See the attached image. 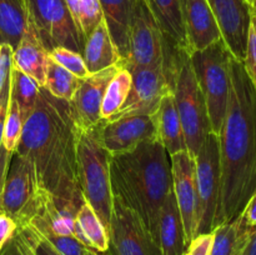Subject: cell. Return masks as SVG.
Returning <instances> with one entry per match:
<instances>
[{
  "label": "cell",
  "mask_w": 256,
  "mask_h": 255,
  "mask_svg": "<svg viewBox=\"0 0 256 255\" xmlns=\"http://www.w3.org/2000/svg\"><path fill=\"white\" fill-rule=\"evenodd\" d=\"M76 138L78 125L69 102L40 88L15 152L32 162L38 184L55 202L79 210L85 199L78 179Z\"/></svg>",
  "instance_id": "6da1fadb"
},
{
  "label": "cell",
  "mask_w": 256,
  "mask_h": 255,
  "mask_svg": "<svg viewBox=\"0 0 256 255\" xmlns=\"http://www.w3.org/2000/svg\"><path fill=\"white\" fill-rule=\"evenodd\" d=\"M220 195L214 229L236 219L256 192V88L230 59V92L219 132Z\"/></svg>",
  "instance_id": "7a4b0ae2"
},
{
  "label": "cell",
  "mask_w": 256,
  "mask_h": 255,
  "mask_svg": "<svg viewBox=\"0 0 256 255\" xmlns=\"http://www.w3.org/2000/svg\"><path fill=\"white\" fill-rule=\"evenodd\" d=\"M110 180L112 194L139 215L155 239L162 206L172 192V159L166 149L156 139L142 142L132 152L110 155Z\"/></svg>",
  "instance_id": "3957f363"
},
{
  "label": "cell",
  "mask_w": 256,
  "mask_h": 255,
  "mask_svg": "<svg viewBox=\"0 0 256 255\" xmlns=\"http://www.w3.org/2000/svg\"><path fill=\"white\" fill-rule=\"evenodd\" d=\"M102 122L104 120L94 126L78 128L76 165L82 196L109 230L112 192L110 154L105 149L102 138Z\"/></svg>",
  "instance_id": "277c9868"
},
{
  "label": "cell",
  "mask_w": 256,
  "mask_h": 255,
  "mask_svg": "<svg viewBox=\"0 0 256 255\" xmlns=\"http://www.w3.org/2000/svg\"><path fill=\"white\" fill-rule=\"evenodd\" d=\"M230 55L224 42L190 54L194 70L209 114L212 132L219 135L228 109L230 92Z\"/></svg>",
  "instance_id": "5b68a950"
},
{
  "label": "cell",
  "mask_w": 256,
  "mask_h": 255,
  "mask_svg": "<svg viewBox=\"0 0 256 255\" xmlns=\"http://www.w3.org/2000/svg\"><path fill=\"white\" fill-rule=\"evenodd\" d=\"M28 22L48 52L66 48L82 55L85 39L75 25L64 0H25Z\"/></svg>",
  "instance_id": "8992f818"
},
{
  "label": "cell",
  "mask_w": 256,
  "mask_h": 255,
  "mask_svg": "<svg viewBox=\"0 0 256 255\" xmlns=\"http://www.w3.org/2000/svg\"><path fill=\"white\" fill-rule=\"evenodd\" d=\"M172 94L182 122L188 152L195 158L206 135L212 132V125L206 102L195 78L190 56L180 69Z\"/></svg>",
  "instance_id": "52a82bcc"
},
{
  "label": "cell",
  "mask_w": 256,
  "mask_h": 255,
  "mask_svg": "<svg viewBox=\"0 0 256 255\" xmlns=\"http://www.w3.org/2000/svg\"><path fill=\"white\" fill-rule=\"evenodd\" d=\"M42 192L32 162L14 152L0 199V212L12 216L18 228L24 226L39 212Z\"/></svg>",
  "instance_id": "ba28073f"
},
{
  "label": "cell",
  "mask_w": 256,
  "mask_h": 255,
  "mask_svg": "<svg viewBox=\"0 0 256 255\" xmlns=\"http://www.w3.org/2000/svg\"><path fill=\"white\" fill-rule=\"evenodd\" d=\"M170 45L146 2L135 0L129 30V52L122 66L128 70L162 66Z\"/></svg>",
  "instance_id": "9c48e42d"
},
{
  "label": "cell",
  "mask_w": 256,
  "mask_h": 255,
  "mask_svg": "<svg viewBox=\"0 0 256 255\" xmlns=\"http://www.w3.org/2000/svg\"><path fill=\"white\" fill-rule=\"evenodd\" d=\"M108 232L110 255H162L139 215L116 194H112Z\"/></svg>",
  "instance_id": "30bf717a"
},
{
  "label": "cell",
  "mask_w": 256,
  "mask_h": 255,
  "mask_svg": "<svg viewBox=\"0 0 256 255\" xmlns=\"http://www.w3.org/2000/svg\"><path fill=\"white\" fill-rule=\"evenodd\" d=\"M195 159L199 225L198 235L212 232L220 195V145L219 135L209 132Z\"/></svg>",
  "instance_id": "8fae6325"
},
{
  "label": "cell",
  "mask_w": 256,
  "mask_h": 255,
  "mask_svg": "<svg viewBox=\"0 0 256 255\" xmlns=\"http://www.w3.org/2000/svg\"><path fill=\"white\" fill-rule=\"evenodd\" d=\"M129 72H132V88L126 102L109 120L130 115H154L162 98L174 92L175 84L162 66L135 68Z\"/></svg>",
  "instance_id": "7c38bea8"
},
{
  "label": "cell",
  "mask_w": 256,
  "mask_h": 255,
  "mask_svg": "<svg viewBox=\"0 0 256 255\" xmlns=\"http://www.w3.org/2000/svg\"><path fill=\"white\" fill-rule=\"evenodd\" d=\"M172 172V192L184 225L186 244L198 235L199 195H198L195 159L185 150L170 156Z\"/></svg>",
  "instance_id": "4fadbf2b"
},
{
  "label": "cell",
  "mask_w": 256,
  "mask_h": 255,
  "mask_svg": "<svg viewBox=\"0 0 256 255\" xmlns=\"http://www.w3.org/2000/svg\"><path fill=\"white\" fill-rule=\"evenodd\" d=\"M230 55L242 62L246 52L252 8L246 0H208Z\"/></svg>",
  "instance_id": "5bb4252c"
},
{
  "label": "cell",
  "mask_w": 256,
  "mask_h": 255,
  "mask_svg": "<svg viewBox=\"0 0 256 255\" xmlns=\"http://www.w3.org/2000/svg\"><path fill=\"white\" fill-rule=\"evenodd\" d=\"M102 138L110 155L134 150L138 145L158 139L154 115H130L102 122Z\"/></svg>",
  "instance_id": "9a60e30c"
},
{
  "label": "cell",
  "mask_w": 256,
  "mask_h": 255,
  "mask_svg": "<svg viewBox=\"0 0 256 255\" xmlns=\"http://www.w3.org/2000/svg\"><path fill=\"white\" fill-rule=\"evenodd\" d=\"M122 64L112 65L99 72L89 74L80 84L69 104L78 128H90L102 122V102L105 90Z\"/></svg>",
  "instance_id": "2e32d148"
},
{
  "label": "cell",
  "mask_w": 256,
  "mask_h": 255,
  "mask_svg": "<svg viewBox=\"0 0 256 255\" xmlns=\"http://www.w3.org/2000/svg\"><path fill=\"white\" fill-rule=\"evenodd\" d=\"M184 22L189 55L222 40L208 0H184Z\"/></svg>",
  "instance_id": "e0dca14e"
},
{
  "label": "cell",
  "mask_w": 256,
  "mask_h": 255,
  "mask_svg": "<svg viewBox=\"0 0 256 255\" xmlns=\"http://www.w3.org/2000/svg\"><path fill=\"white\" fill-rule=\"evenodd\" d=\"M48 59L49 52L42 44L32 25L26 22L22 40L12 52V66L29 75L42 88L46 76Z\"/></svg>",
  "instance_id": "ac0fdd59"
},
{
  "label": "cell",
  "mask_w": 256,
  "mask_h": 255,
  "mask_svg": "<svg viewBox=\"0 0 256 255\" xmlns=\"http://www.w3.org/2000/svg\"><path fill=\"white\" fill-rule=\"evenodd\" d=\"M155 240L162 255H184L188 250L184 225L174 192L168 195L162 206Z\"/></svg>",
  "instance_id": "d6986e66"
},
{
  "label": "cell",
  "mask_w": 256,
  "mask_h": 255,
  "mask_svg": "<svg viewBox=\"0 0 256 255\" xmlns=\"http://www.w3.org/2000/svg\"><path fill=\"white\" fill-rule=\"evenodd\" d=\"M162 29L165 40L188 52L184 22V0H144Z\"/></svg>",
  "instance_id": "ffe728a7"
},
{
  "label": "cell",
  "mask_w": 256,
  "mask_h": 255,
  "mask_svg": "<svg viewBox=\"0 0 256 255\" xmlns=\"http://www.w3.org/2000/svg\"><path fill=\"white\" fill-rule=\"evenodd\" d=\"M134 4L135 0H100L102 19L119 52L122 64L129 52V30Z\"/></svg>",
  "instance_id": "44dd1931"
},
{
  "label": "cell",
  "mask_w": 256,
  "mask_h": 255,
  "mask_svg": "<svg viewBox=\"0 0 256 255\" xmlns=\"http://www.w3.org/2000/svg\"><path fill=\"white\" fill-rule=\"evenodd\" d=\"M154 119L158 140L166 149L170 156L185 150L188 152L182 122L178 114L172 92L162 98L156 112L154 114Z\"/></svg>",
  "instance_id": "7402d4cb"
},
{
  "label": "cell",
  "mask_w": 256,
  "mask_h": 255,
  "mask_svg": "<svg viewBox=\"0 0 256 255\" xmlns=\"http://www.w3.org/2000/svg\"><path fill=\"white\" fill-rule=\"evenodd\" d=\"M82 58L89 74L99 72L112 65L122 64L120 55L112 42L104 19L94 28L85 40Z\"/></svg>",
  "instance_id": "603a6c76"
},
{
  "label": "cell",
  "mask_w": 256,
  "mask_h": 255,
  "mask_svg": "<svg viewBox=\"0 0 256 255\" xmlns=\"http://www.w3.org/2000/svg\"><path fill=\"white\" fill-rule=\"evenodd\" d=\"M28 22L25 0H0V44L15 49Z\"/></svg>",
  "instance_id": "cb8c5ba5"
},
{
  "label": "cell",
  "mask_w": 256,
  "mask_h": 255,
  "mask_svg": "<svg viewBox=\"0 0 256 255\" xmlns=\"http://www.w3.org/2000/svg\"><path fill=\"white\" fill-rule=\"evenodd\" d=\"M212 232V244L209 255H236L252 235L242 226L238 218L219 225Z\"/></svg>",
  "instance_id": "d4e9b609"
},
{
  "label": "cell",
  "mask_w": 256,
  "mask_h": 255,
  "mask_svg": "<svg viewBox=\"0 0 256 255\" xmlns=\"http://www.w3.org/2000/svg\"><path fill=\"white\" fill-rule=\"evenodd\" d=\"M75 220L86 239L89 249L95 250L96 252H106L109 250V232L94 209L86 202L80 206Z\"/></svg>",
  "instance_id": "484cf974"
},
{
  "label": "cell",
  "mask_w": 256,
  "mask_h": 255,
  "mask_svg": "<svg viewBox=\"0 0 256 255\" xmlns=\"http://www.w3.org/2000/svg\"><path fill=\"white\" fill-rule=\"evenodd\" d=\"M130 88H132V72L122 65L116 74L112 78L105 90L102 110H100L102 120H109L112 115L122 109L126 102Z\"/></svg>",
  "instance_id": "4316f807"
},
{
  "label": "cell",
  "mask_w": 256,
  "mask_h": 255,
  "mask_svg": "<svg viewBox=\"0 0 256 255\" xmlns=\"http://www.w3.org/2000/svg\"><path fill=\"white\" fill-rule=\"evenodd\" d=\"M39 92V84L32 78L12 66L10 74V96L19 105L24 122L34 110Z\"/></svg>",
  "instance_id": "83f0119b"
},
{
  "label": "cell",
  "mask_w": 256,
  "mask_h": 255,
  "mask_svg": "<svg viewBox=\"0 0 256 255\" xmlns=\"http://www.w3.org/2000/svg\"><path fill=\"white\" fill-rule=\"evenodd\" d=\"M79 78L72 75L66 69L58 64L49 56L46 64V76H45V90L58 99L70 102L80 84Z\"/></svg>",
  "instance_id": "f1b7e54d"
},
{
  "label": "cell",
  "mask_w": 256,
  "mask_h": 255,
  "mask_svg": "<svg viewBox=\"0 0 256 255\" xmlns=\"http://www.w3.org/2000/svg\"><path fill=\"white\" fill-rule=\"evenodd\" d=\"M75 25L85 40L102 20L100 0H64Z\"/></svg>",
  "instance_id": "f546056e"
},
{
  "label": "cell",
  "mask_w": 256,
  "mask_h": 255,
  "mask_svg": "<svg viewBox=\"0 0 256 255\" xmlns=\"http://www.w3.org/2000/svg\"><path fill=\"white\" fill-rule=\"evenodd\" d=\"M24 226L32 228L35 232L44 238L62 255H84L85 249H86L74 236H65V235H59L52 232L48 222L39 215H35L34 218H32L30 222Z\"/></svg>",
  "instance_id": "4dcf8cb0"
},
{
  "label": "cell",
  "mask_w": 256,
  "mask_h": 255,
  "mask_svg": "<svg viewBox=\"0 0 256 255\" xmlns=\"http://www.w3.org/2000/svg\"><path fill=\"white\" fill-rule=\"evenodd\" d=\"M24 126V119H22V112L19 109L18 102L10 96L8 102L6 118L4 122V132H2V146L10 152H15L18 144L20 142V136Z\"/></svg>",
  "instance_id": "1f68e13d"
},
{
  "label": "cell",
  "mask_w": 256,
  "mask_h": 255,
  "mask_svg": "<svg viewBox=\"0 0 256 255\" xmlns=\"http://www.w3.org/2000/svg\"><path fill=\"white\" fill-rule=\"evenodd\" d=\"M49 56L79 79H84L89 75L84 58L80 52H72L66 48H54L49 52Z\"/></svg>",
  "instance_id": "d6a6232c"
},
{
  "label": "cell",
  "mask_w": 256,
  "mask_h": 255,
  "mask_svg": "<svg viewBox=\"0 0 256 255\" xmlns=\"http://www.w3.org/2000/svg\"><path fill=\"white\" fill-rule=\"evenodd\" d=\"M18 232L24 240L25 245L32 255H62L30 226L18 228Z\"/></svg>",
  "instance_id": "836d02e7"
},
{
  "label": "cell",
  "mask_w": 256,
  "mask_h": 255,
  "mask_svg": "<svg viewBox=\"0 0 256 255\" xmlns=\"http://www.w3.org/2000/svg\"><path fill=\"white\" fill-rule=\"evenodd\" d=\"M242 64L249 79L252 80V85L256 88V14L252 15L249 34H248L246 52H245L244 62Z\"/></svg>",
  "instance_id": "e575fe53"
},
{
  "label": "cell",
  "mask_w": 256,
  "mask_h": 255,
  "mask_svg": "<svg viewBox=\"0 0 256 255\" xmlns=\"http://www.w3.org/2000/svg\"><path fill=\"white\" fill-rule=\"evenodd\" d=\"M12 49L8 44H0V92L10 82L12 69Z\"/></svg>",
  "instance_id": "d590c367"
},
{
  "label": "cell",
  "mask_w": 256,
  "mask_h": 255,
  "mask_svg": "<svg viewBox=\"0 0 256 255\" xmlns=\"http://www.w3.org/2000/svg\"><path fill=\"white\" fill-rule=\"evenodd\" d=\"M238 220L242 224V226L250 234L256 232V192L246 202L244 209L238 216Z\"/></svg>",
  "instance_id": "8d00e7d4"
},
{
  "label": "cell",
  "mask_w": 256,
  "mask_h": 255,
  "mask_svg": "<svg viewBox=\"0 0 256 255\" xmlns=\"http://www.w3.org/2000/svg\"><path fill=\"white\" fill-rule=\"evenodd\" d=\"M212 244V232L199 234L188 245L186 252L189 255H209Z\"/></svg>",
  "instance_id": "74e56055"
},
{
  "label": "cell",
  "mask_w": 256,
  "mask_h": 255,
  "mask_svg": "<svg viewBox=\"0 0 256 255\" xmlns=\"http://www.w3.org/2000/svg\"><path fill=\"white\" fill-rule=\"evenodd\" d=\"M18 230V224L12 216L0 212V250L12 239Z\"/></svg>",
  "instance_id": "f35d334b"
},
{
  "label": "cell",
  "mask_w": 256,
  "mask_h": 255,
  "mask_svg": "<svg viewBox=\"0 0 256 255\" xmlns=\"http://www.w3.org/2000/svg\"><path fill=\"white\" fill-rule=\"evenodd\" d=\"M0 255H30L29 252H28L26 245H25L24 240L22 239L18 230L14 236L0 250Z\"/></svg>",
  "instance_id": "ab89813d"
},
{
  "label": "cell",
  "mask_w": 256,
  "mask_h": 255,
  "mask_svg": "<svg viewBox=\"0 0 256 255\" xmlns=\"http://www.w3.org/2000/svg\"><path fill=\"white\" fill-rule=\"evenodd\" d=\"M12 154L14 152H8L2 145L0 146V199H2V189H4L5 179H6L8 169H9L10 160H12Z\"/></svg>",
  "instance_id": "60d3db41"
},
{
  "label": "cell",
  "mask_w": 256,
  "mask_h": 255,
  "mask_svg": "<svg viewBox=\"0 0 256 255\" xmlns=\"http://www.w3.org/2000/svg\"><path fill=\"white\" fill-rule=\"evenodd\" d=\"M236 255H256V232L250 235Z\"/></svg>",
  "instance_id": "b9f144b4"
},
{
  "label": "cell",
  "mask_w": 256,
  "mask_h": 255,
  "mask_svg": "<svg viewBox=\"0 0 256 255\" xmlns=\"http://www.w3.org/2000/svg\"><path fill=\"white\" fill-rule=\"evenodd\" d=\"M84 255H99L96 252H95V250H92V249H85V252H84Z\"/></svg>",
  "instance_id": "7bdbcfd3"
},
{
  "label": "cell",
  "mask_w": 256,
  "mask_h": 255,
  "mask_svg": "<svg viewBox=\"0 0 256 255\" xmlns=\"http://www.w3.org/2000/svg\"><path fill=\"white\" fill-rule=\"evenodd\" d=\"M184 255H189V254H188V252H185V254Z\"/></svg>",
  "instance_id": "ee69618b"
},
{
  "label": "cell",
  "mask_w": 256,
  "mask_h": 255,
  "mask_svg": "<svg viewBox=\"0 0 256 255\" xmlns=\"http://www.w3.org/2000/svg\"><path fill=\"white\" fill-rule=\"evenodd\" d=\"M28 252H29V250H28ZM29 254H30V252H29ZM30 255H32V254H30Z\"/></svg>",
  "instance_id": "f6af8a7d"
}]
</instances>
